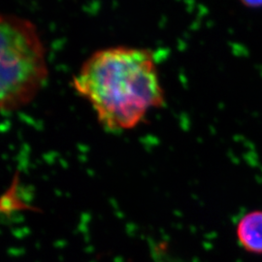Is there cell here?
Segmentation results:
<instances>
[{
    "label": "cell",
    "instance_id": "cell-1",
    "mask_svg": "<svg viewBox=\"0 0 262 262\" xmlns=\"http://www.w3.org/2000/svg\"><path fill=\"white\" fill-rule=\"evenodd\" d=\"M73 86L92 105L100 124L112 132L136 127L164 103L155 56L141 48L96 51L81 66Z\"/></svg>",
    "mask_w": 262,
    "mask_h": 262
},
{
    "label": "cell",
    "instance_id": "cell-2",
    "mask_svg": "<svg viewBox=\"0 0 262 262\" xmlns=\"http://www.w3.org/2000/svg\"><path fill=\"white\" fill-rule=\"evenodd\" d=\"M47 77L46 50L37 28L28 19L0 14V112L29 103Z\"/></svg>",
    "mask_w": 262,
    "mask_h": 262
},
{
    "label": "cell",
    "instance_id": "cell-3",
    "mask_svg": "<svg viewBox=\"0 0 262 262\" xmlns=\"http://www.w3.org/2000/svg\"><path fill=\"white\" fill-rule=\"evenodd\" d=\"M236 236L244 251L262 254V211L249 212L238 221Z\"/></svg>",
    "mask_w": 262,
    "mask_h": 262
},
{
    "label": "cell",
    "instance_id": "cell-4",
    "mask_svg": "<svg viewBox=\"0 0 262 262\" xmlns=\"http://www.w3.org/2000/svg\"><path fill=\"white\" fill-rule=\"evenodd\" d=\"M240 2L246 7L253 8V9H257L262 7V0H240Z\"/></svg>",
    "mask_w": 262,
    "mask_h": 262
}]
</instances>
